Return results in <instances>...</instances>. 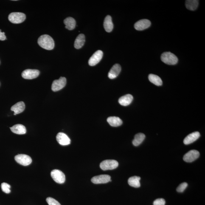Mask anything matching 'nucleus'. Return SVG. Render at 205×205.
Returning a JSON list of instances; mask_svg holds the SVG:
<instances>
[{
	"instance_id": "nucleus-1",
	"label": "nucleus",
	"mask_w": 205,
	"mask_h": 205,
	"mask_svg": "<svg viewBox=\"0 0 205 205\" xmlns=\"http://www.w3.org/2000/svg\"><path fill=\"white\" fill-rule=\"evenodd\" d=\"M38 43L40 47L46 50H52L54 47L53 39L48 35H43L39 37L38 40Z\"/></svg>"
},
{
	"instance_id": "nucleus-2",
	"label": "nucleus",
	"mask_w": 205,
	"mask_h": 205,
	"mask_svg": "<svg viewBox=\"0 0 205 205\" xmlns=\"http://www.w3.org/2000/svg\"><path fill=\"white\" fill-rule=\"evenodd\" d=\"M161 59L162 62L167 65H175L178 61V59L176 56L170 52L163 53L161 54Z\"/></svg>"
},
{
	"instance_id": "nucleus-3",
	"label": "nucleus",
	"mask_w": 205,
	"mask_h": 205,
	"mask_svg": "<svg viewBox=\"0 0 205 205\" xmlns=\"http://www.w3.org/2000/svg\"><path fill=\"white\" fill-rule=\"evenodd\" d=\"M9 21L14 24H20L24 21L26 15L20 12H13L10 14L8 17Z\"/></svg>"
},
{
	"instance_id": "nucleus-4",
	"label": "nucleus",
	"mask_w": 205,
	"mask_h": 205,
	"mask_svg": "<svg viewBox=\"0 0 205 205\" xmlns=\"http://www.w3.org/2000/svg\"><path fill=\"white\" fill-rule=\"evenodd\" d=\"M119 163L113 160H107L103 161L100 164L101 169L103 170H113L118 167Z\"/></svg>"
},
{
	"instance_id": "nucleus-5",
	"label": "nucleus",
	"mask_w": 205,
	"mask_h": 205,
	"mask_svg": "<svg viewBox=\"0 0 205 205\" xmlns=\"http://www.w3.org/2000/svg\"><path fill=\"white\" fill-rule=\"evenodd\" d=\"M51 175L54 181L58 184H63L66 181V176L64 173L59 170H53L51 172Z\"/></svg>"
},
{
	"instance_id": "nucleus-6",
	"label": "nucleus",
	"mask_w": 205,
	"mask_h": 205,
	"mask_svg": "<svg viewBox=\"0 0 205 205\" xmlns=\"http://www.w3.org/2000/svg\"><path fill=\"white\" fill-rule=\"evenodd\" d=\"M66 83L67 80L66 77H60L59 80L54 81L51 86V89L54 92L60 91L66 86Z\"/></svg>"
},
{
	"instance_id": "nucleus-7",
	"label": "nucleus",
	"mask_w": 205,
	"mask_h": 205,
	"mask_svg": "<svg viewBox=\"0 0 205 205\" xmlns=\"http://www.w3.org/2000/svg\"><path fill=\"white\" fill-rule=\"evenodd\" d=\"M15 161L22 165L27 166L31 164L32 159L30 156L25 154H18L15 157Z\"/></svg>"
},
{
	"instance_id": "nucleus-8",
	"label": "nucleus",
	"mask_w": 205,
	"mask_h": 205,
	"mask_svg": "<svg viewBox=\"0 0 205 205\" xmlns=\"http://www.w3.org/2000/svg\"><path fill=\"white\" fill-rule=\"evenodd\" d=\"M40 74V71L37 70L27 69L22 73V77L25 79L32 80L37 78Z\"/></svg>"
},
{
	"instance_id": "nucleus-9",
	"label": "nucleus",
	"mask_w": 205,
	"mask_h": 205,
	"mask_svg": "<svg viewBox=\"0 0 205 205\" xmlns=\"http://www.w3.org/2000/svg\"><path fill=\"white\" fill-rule=\"evenodd\" d=\"M103 52L101 50H98L94 53L88 60V64L89 66H95L101 60Z\"/></svg>"
},
{
	"instance_id": "nucleus-10",
	"label": "nucleus",
	"mask_w": 205,
	"mask_h": 205,
	"mask_svg": "<svg viewBox=\"0 0 205 205\" xmlns=\"http://www.w3.org/2000/svg\"><path fill=\"white\" fill-rule=\"evenodd\" d=\"M199 152L196 150H192L188 152L184 155L183 160L185 161L188 163H191L195 161L200 156Z\"/></svg>"
},
{
	"instance_id": "nucleus-11",
	"label": "nucleus",
	"mask_w": 205,
	"mask_h": 205,
	"mask_svg": "<svg viewBox=\"0 0 205 205\" xmlns=\"http://www.w3.org/2000/svg\"><path fill=\"white\" fill-rule=\"evenodd\" d=\"M91 181L95 184H106L111 181V176L108 175H101L93 177Z\"/></svg>"
},
{
	"instance_id": "nucleus-12",
	"label": "nucleus",
	"mask_w": 205,
	"mask_h": 205,
	"mask_svg": "<svg viewBox=\"0 0 205 205\" xmlns=\"http://www.w3.org/2000/svg\"><path fill=\"white\" fill-rule=\"evenodd\" d=\"M151 25V22L147 19L139 20L135 24V29L138 31H142L148 28Z\"/></svg>"
},
{
	"instance_id": "nucleus-13",
	"label": "nucleus",
	"mask_w": 205,
	"mask_h": 205,
	"mask_svg": "<svg viewBox=\"0 0 205 205\" xmlns=\"http://www.w3.org/2000/svg\"><path fill=\"white\" fill-rule=\"evenodd\" d=\"M56 140L60 145L67 146L70 144L71 140L68 137L65 133H59L56 136Z\"/></svg>"
},
{
	"instance_id": "nucleus-14",
	"label": "nucleus",
	"mask_w": 205,
	"mask_h": 205,
	"mask_svg": "<svg viewBox=\"0 0 205 205\" xmlns=\"http://www.w3.org/2000/svg\"><path fill=\"white\" fill-rule=\"evenodd\" d=\"M121 67L120 65L116 63L113 66L108 73L109 78L113 79L116 78L120 72Z\"/></svg>"
},
{
	"instance_id": "nucleus-15",
	"label": "nucleus",
	"mask_w": 205,
	"mask_h": 205,
	"mask_svg": "<svg viewBox=\"0 0 205 205\" xmlns=\"http://www.w3.org/2000/svg\"><path fill=\"white\" fill-rule=\"evenodd\" d=\"M200 134L198 131L190 133L185 138L184 143L185 145H188L195 142L200 138Z\"/></svg>"
},
{
	"instance_id": "nucleus-16",
	"label": "nucleus",
	"mask_w": 205,
	"mask_h": 205,
	"mask_svg": "<svg viewBox=\"0 0 205 205\" xmlns=\"http://www.w3.org/2000/svg\"><path fill=\"white\" fill-rule=\"evenodd\" d=\"M133 99V96L131 94H127L121 97L119 99V102L121 105L127 106L131 103Z\"/></svg>"
},
{
	"instance_id": "nucleus-17",
	"label": "nucleus",
	"mask_w": 205,
	"mask_h": 205,
	"mask_svg": "<svg viewBox=\"0 0 205 205\" xmlns=\"http://www.w3.org/2000/svg\"><path fill=\"white\" fill-rule=\"evenodd\" d=\"M11 131L15 134H25L26 133V129L24 126L21 124H16L10 128Z\"/></svg>"
},
{
	"instance_id": "nucleus-18",
	"label": "nucleus",
	"mask_w": 205,
	"mask_h": 205,
	"mask_svg": "<svg viewBox=\"0 0 205 205\" xmlns=\"http://www.w3.org/2000/svg\"><path fill=\"white\" fill-rule=\"evenodd\" d=\"M104 27L107 32H110L113 29V24L111 17L110 15H107L104 20Z\"/></svg>"
},
{
	"instance_id": "nucleus-19",
	"label": "nucleus",
	"mask_w": 205,
	"mask_h": 205,
	"mask_svg": "<svg viewBox=\"0 0 205 205\" xmlns=\"http://www.w3.org/2000/svg\"><path fill=\"white\" fill-rule=\"evenodd\" d=\"M25 108V105L23 102L17 103L11 108V110L16 114L22 113Z\"/></svg>"
},
{
	"instance_id": "nucleus-20",
	"label": "nucleus",
	"mask_w": 205,
	"mask_h": 205,
	"mask_svg": "<svg viewBox=\"0 0 205 205\" xmlns=\"http://www.w3.org/2000/svg\"><path fill=\"white\" fill-rule=\"evenodd\" d=\"M85 37L83 34H80L77 36L74 41V48L77 49H79L83 47L85 44Z\"/></svg>"
},
{
	"instance_id": "nucleus-21",
	"label": "nucleus",
	"mask_w": 205,
	"mask_h": 205,
	"mask_svg": "<svg viewBox=\"0 0 205 205\" xmlns=\"http://www.w3.org/2000/svg\"><path fill=\"white\" fill-rule=\"evenodd\" d=\"M64 24L66 25V28L69 30H72L75 28L76 22L75 20L71 17H68L65 19L63 21Z\"/></svg>"
},
{
	"instance_id": "nucleus-22",
	"label": "nucleus",
	"mask_w": 205,
	"mask_h": 205,
	"mask_svg": "<svg viewBox=\"0 0 205 205\" xmlns=\"http://www.w3.org/2000/svg\"><path fill=\"white\" fill-rule=\"evenodd\" d=\"M107 122L111 126L117 127L120 126L122 124V121L119 117L113 116L110 117L107 119Z\"/></svg>"
},
{
	"instance_id": "nucleus-23",
	"label": "nucleus",
	"mask_w": 205,
	"mask_h": 205,
	"mask_svg": "<svg viewBox=\"0 0 205 205\" xmlns=\"http://www.w3.org/2000/svg\"><path fill=\"white\" fill-rule=\"evenodd\" d=\"M140 177L134 176L131 177L128 180L129 185L131 187L134 188H139L140 187L141 184L140 183Z\"/></svg>"
},
{
	"instance_id": "nucleus-24",
	"label": "nucleus",
	"mask_w": 205,
	"mask_h": 205,
	"mask_svg": "<svg viewBox=\"0 0 205 205\" xmlns=\"http://www.w3.org/2000/svg\"><path fill=\"white\" fill-rule=\"evenodd\" d=\"M199 1L197 0H187L185 2V6L188 10L194 11L198 8Z\"/></svg>"
},
{
	"instance_id": "nucleus-25",
	"label": "nucleus",
	"mask_w": 205,
	"mask_h": 205,
	"mask_svg": "<svg viewBox=\"0 0 205 205\" xmlns=\"http://www.w3.org/2000/svg\"><path fill=\"white\" fill-rule=\"evenodd\" d=\"M149 80L150 82L157 86H161L162 85L163 82L160 77L154 74H150L149 75Z\"/></svg>"
},
{
	"instance_id": "nucleus-26",
	"label": "nucleus",
	"mask_w": 205,
	"mask_h": 205,
	"mask_svg": "<svg viewBox=\"0 0 205 205\" xmlns=\"http://www.w3.org/2000/svg\"><path fill=\"white\" fill-rule=\"evenodd\" d=\"M146 136L145 135L142 133H138L135 136L134 139L133 141V145L135 146H138L140 144L142 143V142L145 139Z\"/></svg>"
},
{
	"instance_id": "nucleus-27",
	"label": "nucleus",
	"mask_w": 205,
	"mask_h": 205,
	"mask_svg": "<svg viewBox=\"0 0 205 205\" xmlns=\"http://www.w3.org/2000/svg\"><path fill=\"white\" fill-rule=\"evenodd\" d=\"M1 187L2 190L3 192L7 194L10 193L11 192L10 189L11 186L10 185L6 183H3L1 184Z\"/></svg>"
},
{
	"instance_id": "nucleus-28",
	"label": "nucleus",
	"mask_w": 205,
	"mask_h": 205,
	"mask_svg": "<svg viewBox=\"0 0 205 205\" xmlns=\"http://www.w3.org/2000/svg\"><path fill=\"white\" fill-rule=\"evenodd\" d=\"M46 201L49 205H61L57 200L51 197L46 198Z\"/></svg>"
},
{
	"instance_id": "nucleus-29",
	"label": "nucleus",
	"mask_w": 205,
	"mask_h": 205,
	"mask_svg": "<svg viewBox=\"0 0 205 205\" xmlns=\"http://www.w3.org/2000/svg\"><path fill=\"white\" fill-rule=\"evenodd\" d=\"M187 186L188 184L187 183L184 182L182 183V184H180V185L178 186V187L177 188V192H184V191L185 190L186 188L187 187Z\"/></svg>"
},
{
	"instance_id": "nucleus-30",
	"label": "nucleus",
	"mask_w": 205,
	"mask_h": 205,
	"mask_svg": "<svg viewBox=\"0 0 205 205\" xmlns=\"http://www.w3.org/2000/svg\"><path fill=\"white\" fill-rule=\"evenodd\" d=\"M166 202L165 200L163 198H159L156 199L153 202V205H165Z\"/></svg>"
},
{
	"instance_id": "nucleus-31",
	"label": "nucleus",
	"mask_w": 205,
	"mask_h": 205,
	"mask_svg": "<svg viewBox=\"0 0 205 205\" xmlns=\"http://www.w3.org/2000/svg\"><path fill=\"white\" fill-rule=\"evenodd\" d=\"M6 39V37L5 33L4 32H2L1 30H0V40L3 41Z\"/></svg>"
},
{
	"instance_id": "nucleus-32",
	"label": "nucleus",
	"mask_w": 205,
	"mask_h": 205,
	"mask_svg": "<svg viewBox=\"0 0 205 205\" xmlns=\"http://www.w3.org/2000/svg\"><path fill=\"white\" fill-rule=\"evenodd\" d=\"M14 115H16V114H15V113H14Z\"/></svg>"
}]
</instances>
